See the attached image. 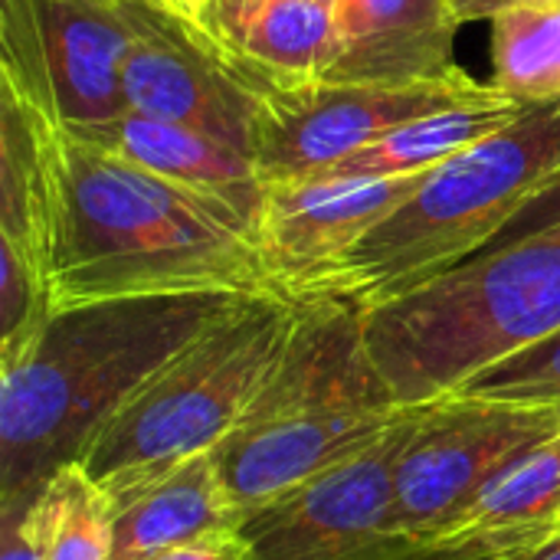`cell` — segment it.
Here are the masks:
<instances>
[{
	"label": "cell",
	"mask_w": 560,
	"mask_h": 560,
	"mask_svg": "<svg viewBox=\"0 0 560 560\" xmlns=\"http://www.w3.org/2000/svg\"><path fill=\"white\" fill-rule=\"evenodd\" d=\"M184 292H276L253 223L66 128L52 308Z\"/></svg>",
	"instance_id": "cell-1"
},
{
	"label": "cell",
	"mask_w": 560,
	"mask_h": 560,
	"mask_svg": "<svg viewBox=\"0 0 560 560\" xmlns=\"http://www.w3.org/2000/svg\"><path fill=\"white\" fill-rule=\"evenodd\" d=\"M240 299L184 292L56 308L23 351L0 358V509L30 502L75 463L92 433Z\"/></svg>",
	"instance_id": "cell-2"
},
{
	"label": "cell",
	"mask_w": 560,
	"mask_h": 560,
	"mask_svg": "<svg viewBox=\"0 0 560 560\" xmlns=\"http://www.w3.org/2000/svg\"><path fill=\"white\" fill-rule=\"evenodd\" d=\"M407 410L368 351L364 308L331 295L299 299L276 368L213 456L249 512L361 453Z\"/></svg>",
	"instance_id": "cell-3"
},
{
	"label": "cell",
	"mask_w": 560,
	"mask_h": 560,
	"mask_svg": "<svg viewBox=\"0 0 560 560\" xmlns=\"http://www.w3.org/2000/svg\"><path fill=\"white\" fill-rule=\"evenodd\" d=\"M560 171V98L535 102L509 128L440 167L299 299H345L377 308L479 256Z\"/></svg>",
	"instance_id": "cell-4"
},
{
	"label": "cell",
	"mask_w": 560,
	"mask_h": 560,
	"mask_svg": "<svg viewBox=\"0 0 560 560\" xmlns=\"http://www.w3.org/2000/svg\"><path fill=\"white\" fill-rule=\"evenodd\" d=\"M560 331V226L472 256L364 312L368 351L397 404L456 394Z\"/></svg>",
	"instance_id": "cell-5"
},
{
	"label": "cell",
	"mask_w": 560,
	"mask_h": 560,
	"mask_svg": "<svg viewBox=\"0 0 560 560\" xmlns=\"http://www.w3.org/2000/svg\"><path fill=\"white\" fill-rule=\"evenodd\" d=\"M299 318V299H240L164 361L82 446L79 466L102 486H125L213 453L249 410Z\"/></svg>",
	"instance_id": "cell-6"
},
{
	"label": "cell",
	"mask_w": 560,
	"mask_h": 560,
	"mask_svg": "<svg viewBox=\"0 0 560 560\" xmlns=\"http://www.w3.org/2000/svg\"><path fill=\"white\" fill-rule=\"evenodd\" d=\"M423 404L325 472L243 515L256 560H423L436 545L407 535L397 512V466Z\"/></svg>",
	"instance_id": "cell-7"
},
{
	"label": "cell",
	"mask_w": 560,
	"mask_h": 560,
	"mask_svg": "<svg viewBox=\"0 0 560 560\" xmlns=\"http://www.w3.org/2000/svg\"><path fill=\"white\" fill-rule=\"evenodd\" d=\"M66 200V125L0 75V358L49 322L52 256Z\"/></svg>",
	"instance_id": "cell-8"
},
{
	"label": "cell",
	"mask_w": 560,
	"mask_h": 560,
	"mask_svg": "<svg viewBox=\"0 0 560 560\" xmlns=\"http://www.w3.org/2000/svg\"><path fill=\"white\" fill-rule=\"evenodd\" d=\"M121 13L128 23L121 69L128 108L203 131L253 158L256 112L276 79L171 3L121 0Z\"/></svg>",
	"instance_id": "cell-9"
},
{
	"label": "cell",
	"mask_w": 560,
	"mask_h": 560,
	"mask_svg": "<svg viewBox=\"0 0 560 560\" xmlns=\"http://www.w3.org/2000/svg\"><path fill=\"white\" fill-rule=\"evenodd\" d=\"M560 433V404L446 394L423 404L397 466V512L410 538L436 545L528 450Z\"/></svg>",
	"instance_id": "cell-10"
},
{
	"label": "cell",
	"mask_w": 560,
	"mask_h": 560,
	"mask_svg": "<svg viewBox=\"0 0 560 560\" xmlns=\"http://www.w3.org/2000/svg\"><path fill=\"white\" fill-rule=\"evenodd\" d=\"M489 85L446 82H276L262 92L253 128V164L266 184L302 180L420 115L482 95Z\"/></svg>",
	"instance_id": "cell-11"
},
{
	"label": "cell",
	"mask_w": 560,
	"mask_h": 560,
	"mask_svg": "<svg viewBox=\"0 0 560 560\" xmlns=\"http://www.w3.org/2000/svg\"><path fill=\"white\" fill-rule=\"evenodd\" d=\"M125 49L121 0H0V75L33 92L69 131L128 112Z\"/></svg>",
	"instance_id": "cell-12"
},
{
	"label": "cell",
	"mask_w": 560,
	"mask_h": 560,
	"mask_svg": "<svg viewBox=\"0 0 560 560\" xmlns=\"http://www.w3.org/2000/svg\"><path fill=\"white\" fill-rule=\"evenodd\" d=\"M423 174L397 177H302L266 184L256 246L276 292L299 299L368 230L390 217Z\"/></svg>",
	"instance_id": "cell-13"
},
{
	"label": "cell",
	"mask_w": 560,
	"mask_h": 560,
	"mask_svg": "<svg viewBox=\"0 0 560 560\" xmlns=\"http://www.w3.org/2000/svg\"><path fill=\"white\" fill-rule=\"evenodd\" d=\"M338 56L331 82H446L466 79L456 62L459 16L450 0H338Z\"/></svg>",
	"instance_id": "cell-14"
},
{
	"label": "cell",
	"mask_w": 560,
	"mask_h": 560,
	"mask_svg": "<svg viewBox=\"0 0 560 560\" xmlns=\"http://www.w3.org/2000/svg\"><path fill=\"white\" fill-rule=\"evenodd\" d=\"M102 492L112 505L115 560H144L184 541L236 532L246 515L213 453Z\"/></svg>",
	"instance_id": "cell-15"
},
{
	"label": "cell",
	"mask_w": 560,
	"mask_h": 560,
	"mask_svg": "<svg viewBox=\"0 0 560 560\" xmlns=\"http://www.w3.org/2000/svg\"><path fill=\"white\" fill-rule=\"evenodd\" d=\"M75 138L112 151L164 180H174L187 190H197L230 210H236L246 223H259L266 180L259 177L249 154L203 135L194 128H180L171 121L148 118L141 112H125L112 121L79 128Z\"/></svg>",
	"instance_id": "cell-16"
},
{
	"label": "cell",
	"mask_w": 560,
	"mask_h": 560,
	"mask_svg": "<svg viewBox=\"0 0 560 560\" xmlns=\"http://www.w3.org/2000/svg\"><path fill=\"white\" fill-rule=\"evenodd\" d=\"M535 102H522L499 89H486L476 98L459 105L420 115L404 121L400 128L387 131L384 138L364 144L361 151L348 154L345 161L325 167L312 177H397V174H423L440 167L443 161L456 158L459 151L472 148L476 141L509 128L522 118Z\"/></svg>",
	"instance_id": "cell-17"
},
{
	"label": "cell",
	"mask_w": 560,
	"mask_h": 560,
	"mask_svg": "<svg viewBox=\"0 0 560 560\" xmlns=\"http://www.w3.org/2000/svg\"><path fill=\"white\" fill-rule=\"evenodd\" d=\"M560 505V433L512 463L436 548H515L545 535Z\"/></svg>",
	"instance_id": "cell-18"
},
{
	"label": "cell",
	"mask_w": 560,
	"mask_h": 560,
	"mask_svg": "<svg viewBox=\"0 0 560 560\" xmlns=\"http://www.w3.org/2000/svg\"><path fill=\"white\" fill-rule=\"evenodd\" d=\"M328 0H269L240 39V52L276 82L325 79L338 56V23Z\"/></svg>",
	"instance_id": "cell-19"
},
{
	"label": "cell",
	"mask_w": 560,
	"mask_h": 560,
	"mask_svg": "<svg viewBox=\"0 0 560 560\" xmlns=\"http://www.w3.org/2000/svg\"><path fill=\"white\" fill-rule=\"evenodd\" d=\"M492 89L522 102L560 98V3L518 0L492 20Z\"/></svg>",
	"instance_id": "cell-20"
},
{
	"label": "cell",
	"mask_w": 560,
	"mask_h": 560,
	"mask_svg": "<svg viewBox=\"0 0 560 560\" xmlns=\"http://www.w3.org/2000/svg\"><path fill=\"white\" fill-rule=\"evenodd\" d=\"M30 509L39 560H115L108 495L79 463L59 466Z\"/></svg>",
	"instance_id": "cell-21"
},
{
	"label": "cell",
	"mask_w": 560,
	"mask_h": 560,
	"mask_svg": "<svg viewBox=\"0 0 560 560\" xmlns=\"http://www.w3.org/2000/svg\"><path fill=\"white\" fill-rule=\"evenodd\" d=\"M456 394L518 404H560V331L492 364Z\"/></svg>",
	"instance_id": "cell-22"
},
{
	"label": "cell",
	"mask_w": 560,
	"mask_h": 560,
	"mask_svg": "<svg viewBox=\"0 0 560 560\" xmlns=\"http://www.w3.org/2000/svg\"><path fill=\"white\" fill-rule=\"evenodd\" d=\"M144 560H256L243 532H217V535H207V538H197V541H184V545H174L167 551H158Z\"/></svg>",
	"instance_id": "cell-23"
},
{
	"label": "cell",
	"mask_w": 560,
	"mask_h": 560,
	"mask_svg": "<svg viewBox=\"0 0 560 560\" xmlns=\"http://www.w3.org/2000/svg\"><path fill=\"white\" fill-rule=\"evenodd\" d=\"M30 502L3 509V555L0 560H39V538H36V522H33Z\"/></svg>",
	"instance_id": "cell-24"
},
{
	"label": "cell",
	"mask_w": 560,
	"mask_h": 560,
	"mask_svg": "<svg viewBox=\"0 0 560 560\" xmlns=\"http://www.w3.org/2000/svg\"><path fill=\"white\" fill-rule=\"evenodd\" d=\"M269 0H213V16H210V30L226 39L230 46L240 49L243 33L249 30V23L256 20V13L266 7Z\"/></svg>",
	"instance_id": "cell-25"
},
{
	"label": "cell",
	"mask_w": 560,
	"mask_h": 560,
	"mask_svg": "<svg viewBox=\"0 0 560 560\" xmlns=\"http://www.w3.org/2000/svg\"><path fill=\"white\" fill-rule=\"evenodd\" d=\"M515 560H560V532L555 535H538L525 545L505 548Z\"/></svg>",
	"instance_id": "cell-26"
},
{
	"label": "cell",
	"mask_w": 560,
	"mask_h": 560,
	"mask_svg": "<svg viewBox=\"0 0 560 560\" xmlns=\"http://www.w3.org/2000/svg\"><path fill=\"white\" fill-rule=\"evenodd\" d=\"M509 3H518V0H450V7L456 10L459 23H469V20H492L502 7Z\"/></svg>",
	"instance_id": "cell-27"
},
{
	"label": "cell",
	"mask_w": 560,
	"mask_h": 560,
	"mask_svg": "<svg viewBox=\"0 0 560 560\" xmlns=\"http://www.w3.org/2000/svg\"><path fill=\"white\" fill-rule=\"evenodd\" d=\"M423 560H515L505 548H433Z\"/></svg>",
	"instance_id": "cell-28"
},
{
	"label": "cell",
	"mask_w": 560,
	"mask_h": 560,
	"mask_svg": "<svg viewBox=\"0 0 560 560\" xmlns=\"http://www.w3.org/2000/svg\"><path fill=\"white\" fill-rule=\"evenodd\" d=\"M184 7H187V13L194 16V20H200L207 30H210V16H213V0H184Z\"/></svg>",
	"instance_id": "cell-29"
},
{
	"label": "cell",
	"mask_w": 560,
	"mask_h": 560,
	"mask_svg": "<svg viewBox=\"0 0 560 560\" xmlns=\"http://www.w3.org/2000/svg\"><path fill=\"white\" fill-rule=\"evenodd\" d=\"M555 532H560V505H558V515H555V522H551V528H548L545 535H555Z\"/></svg>",
	"instance_id": "cell-30"
},
{
	"label": "cell",
	"mask_w": 560,
	"mask_h": 560,
	"mask_svg": "<svg viewBox=\"0 0 560 560\" xmlns=\"http://www.w3.org/2000/svg\"><path fill=\"white\" fill-rule=\"evenodd\" d=\"M164 3H171V7H177V10H187V7H184V0H164Z\"/></svg>",
	"instance_id": "cell-31"
},
{
	"label": "cell",
	"mask_w": 560,
	"mask_h": 560,
	"mask_svg": "<svg viewBox=\"0 0 560 560\" xmlns=\"http://www.w3.org/2000/svg\"><path fill=\"white\" fill-rule=\"evenodd\" d=\"M328 3H338V0H328Z\"/></svg>",
	"instance_id": "cell-32"
},
{
	"label": "cell",
	"mask_w": 560,
	"mask_h": 560,
	"mask_svg": "<svg viewBox=\"0 0 560 560\" xmlns=\"http://www.w3.org/2000/svg\"><path fill=\"white\" fill-rule=\"evenodd\" d=\"M551 3H560V0H551Z\"/></svg>",
	"instance_id": "cell-33"
},
{
	"label": "cell",
	"mask_w": 560,
	"mask_h": 560,
	"mask_svg": "<svg viewBox=\"0 0 560 560\" xmlns=\"http://www.w3.org/2000/svg\"><path fill=\"white\" fill-rule=\"evenodd\" d=\"M161 3H164V0H161ZM184 13H187V10H184Z\"/></svg>",
	"instance_id": "cell-34"
}]
</instances>
